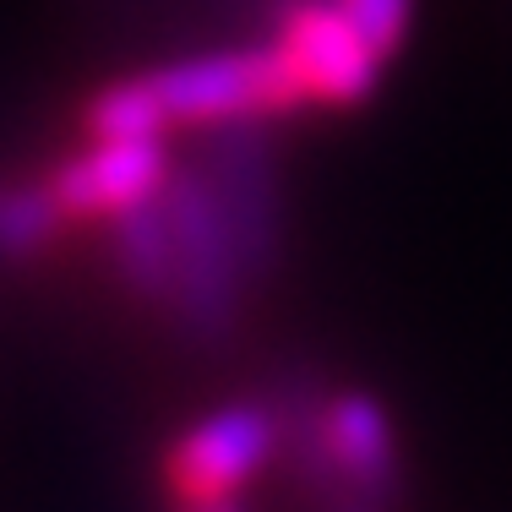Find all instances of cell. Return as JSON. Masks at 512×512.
Listing matches in <instances>:
<instances>
[{
	"mask_svg": "<svg viewBox=\"0 0 512 512\" xmlns=\"http://www.w3.org/2000/svg\"><path fill=\"white\" fill-rule=\"evenodd\" d=\"M164 213L175 229V295L164 316L191 349H224L246 322L256 278L202 164H175L164 186Z\"/></svg>",
	"mask_w": 512,
	"mask_h": 512,
	"instance_id": "1",
	"label": "cell"
},
{
	"mask_svg": "<svg viewBox=\"0 0 512 512\" xmlns=\"http://www.w3.org/2000/svg\"><path fill=\"white\" fill-rule=\"evenodd\" d=\"M142 82L153 93V109L164 131H218V126H246V120H289L306 115L295 66L284 60L273 39L235 44V50H202L180 55L164 66H142Z\"/></svg>",
	"mask_w": 512,
	"mask_h": 512,
	"instance_id": "2",
	"label": "cell"
},
{
	"mask_svg": "<svg viewBox=\"0 0 512 512\" xmlns=\"http://www.w3.org/2000/svg\"><path fill=\"white\" fill-rule=\"evenodd\" d=\"M284 458V414L256 398L202 409L169 436L158 458L169 502H235Z\"/></svg>",
	"mask_w": 512,
	"mask_h": 512,
	"instance_id": "3",
	"label": "cell"
},
{
	"mask_svg": "<svg viewBox=\"0 0 512 512\" xmlns=\"http://www.w3.org/2000/svg\"><path fill=\"white\" fill-rule=\"evenodd\" d=\"M175 153L164 137H82L77 153H60L44 169V191L66 229H104L164 197Z\"/></svg>",
	"mask_w": 512,
	"mask_h": 512,
	"instance_id": "4",
	"label": "cell"
},
{
	"mask_svg": "<svg viewBox=\"0 0 512 512\" xmlns=\"http://www.w3.org/2000/svg\"><path fill=\"white\" fill-rule=\"evenodd\" d=\"M273 44L295 66L311 109H360L382 88L387 60L360 33L344 0H278Z\"/></svg>",
	"mask_w": 512,
	"mask_h": 512,
	"instance_id": "5",
	"label": "cell"
},
{
	"mask_svg": "<svg viewBox=\"0 0 512 512\" xmlns=\"http://www.w3.org/2000/svg\"><path fill=\"white\" fill-rule=\"evenodd\" d=\"M109 240V267H115V284L126 289L137 306L169 311V295H175V229H169L164 197L137 207V213L104 224Z\"/></svg>",
	"mask_w": 512,
	"mask_h": 512,
	"instance_id": "6",
	"label": "cell"
},
{
	"mask_svg": "<svg viewBox=\"0 0 512 512\" xmlns=\"http://www.w3.org/2000/svg\"><path fill=\"white\" fill-rule=\"evenodd\" d=\"M77 131L82 137H164V120L153 109V93L142 82V71H126V77H109L88 99L77 104Z\"/></svg>",
	"mask_w": 512,
	"mask_h": 512,
	"instance_id": "7",
	"label": "cell"
},
{
	"mask_svg": "<svg viewBox=\"0 0 512 512\" xmlns=\"http://www.w3.org/2000/svg\"><path fill=\"white\" fill-rule=\"evenodd\" d=\"M349 17L360 22V33L376 44V55L393 60L398 50L409 44V28H414V0H344Z\"/></svg>",
	"mask_w": 512,
	"mask_h": 512,
	"instance_id": "8",
	"label": "cell"
},
{
	"mask_svg": "<svg viewBox=\"0 0 512 512\" xmlns=\"http://www.w3.org/2000/svg\"><path fill=\"white\" fill-rule=\"evenodd\" d=\"M393 502H376V496H360V491H327V507L322 512H387Z\"/></svg>",
	"mask_w": 512,
	"mask_h": 512,
	"instance_id": "9",
	"label": "cell"
},
{
	"mask_svg": "<svg viewBox=\"0 0 512 512\" xmlns=\"http://www.w3.org/2000/svg\"><path fill=\"white\" fill-rule=\"evenodd\" d=\"M175 512H246V507L235 496V502H175Z\"/></svg>",
	"mask_w": 512,
	"mask_h": 512,
	"instance_id": "10",
	"label": "cell"
},
{
	"mask_svg": "<svg viewBox=\"0 0 512 512\" xmlns=\"http://www.w3.org/2000/svg\"><path fill=\"white\" fill-rule=\"evenodd\" d=\"M0 197H6V180H0Z\"/></svg>",
	"mask_w": 512,
	"mask_h": 512,
	"instance_id": "11",
	"label": "cell"
}]
</instances>
